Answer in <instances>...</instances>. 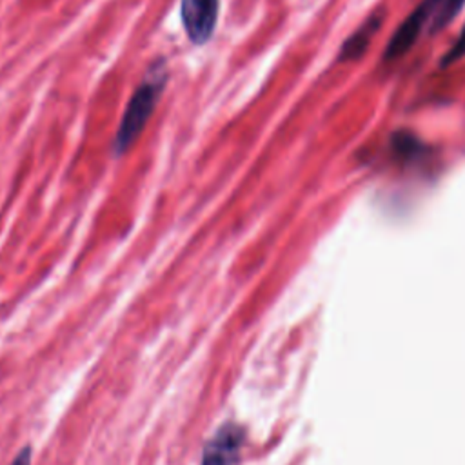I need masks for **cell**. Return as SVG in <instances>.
I'll list each match as a JSON object with an SVG mask.
<instances>
[{"mask_svg": "<svg viewBox=\"0 0 465 465\" xmlns=\"http://www.w3.org/2000/svg\"><path fill=\"white\" fill-rule=\"evenodd\" d=\"M461 56H465V25H463L461 33L458 35L456 42H454V44L447 49V53L441 56L440 65H441V67H449L450 64L458 62Z\"/></svg>", "mask_w": 465, "mask_h": 465, "instance_id": "obj_7", "label": "cell"}, {"mask_svg": "<svg viewBox=\"0 0 465 465\" xmlns=\"http://www.w3.org/2000/svg\"><path fill=\"white\" fill-rule=\"evenodd\" d=\"M9 465H31V447L20 449Z\"/></svg>", "mask_w": 465, "mask_h": 465, "instance_id": "obj_8", "label": "cell"}, {"mask_svg": "<svg viewBox=\"0 0 465 465\" xmlns=\"http://www.w3.org/2000/svg\"><path fill=\"white\" fill-rule=\"evenodd\" d=\"M434 0H423L416 5V9L398 25L394 35L385 45L383 58L385 60H394L405 54L418 40L421 29L430 24L434 16Z\"/></svg>", "mask_w": 465, "mask_h": 465, "instance_id": "obj_3", "label": "cell"}, {"mask_svg": "<svg viewBox=\"0 0 465 465\" xmlns=\"http://www.w3.org/2000/svg\"><path fill=\"white\" fill-rule=\"evenodd\" d=\"M383 22V13H372L341 45L340 54H338V62H347V60H356L360 58L365 49L369 47L372 36L378 33V29L381 27Z\"/></svg>", "mask_w": 465, "mask_h": 465, "instance_id": "obj_5", "label": "cell"}, {"mask_svg": "<svg viewBox=\"0 0 465 465\" xmlns=\"http://www.w3.org/2000/svg\"><path fill=\"white\" fill-rule=\"evenodd\" d=\"M465 0H434V16L429 24V33L441 31L463 7Z\"/></svg>", "mask_w": 465, "mask_h": 465, "instance_id": "obj_6", "label": "cell"}, {"mask_svg": "<svg viewBox=\"0 0 465 465\" xmlns=\"http://www.w3.org/2000/svg\"><path fill=\"white\" fill-rule=\"evenodd\" d=\"M245 441V429L234 421H223L207 440L202 465H236Z\"/></svg>", "mask_w": 465, "mask_h": 465, "instance_id": "obj_2", "label": "cell"}, {"mask_svg": "<svg viewBox=\"0 0 465 465\" xmlns=\"http://www.w3.org/2000/svg\"><path fill=\"white\" fill-rule=\"evenodd\" d=\"M220 0H182V24L193 44H205L216 27Z\"/></svg>", "mask_w": 465, "mask_h": 465, "instance_id": "obj_4", "label": "cell"}, {"mask_svg": "<svg viewBox=\"0 0 465 465\" xmlns=\"http://www.w3.org/2000/svg\"><path fill=\"white\" fill-rule=\"evenodd\" d=\"M165 84H167V64L163 60H156L151 64V67L147 69L145 76L142 78L140 85L134 89L127 104V109L122 116L120 127L113 142L114 156L125 154L127 149L142 134L149 116L154 111V105L162 96Z\"/></svg>", "mask_w": 465, "mask_h": 465, "instance_id": "obj_1", "label": "cell"}]
</instances>
